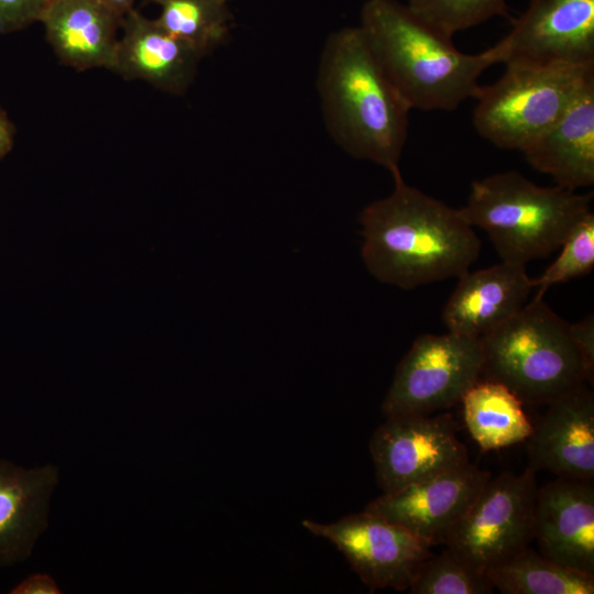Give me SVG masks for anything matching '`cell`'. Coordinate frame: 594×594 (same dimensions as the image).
Segmentation results:
<instances>
[{"label":"cell","instance_id":"cell-1","mask_svg":"<svg viewBox=\"0 0 594 594\" xmlns=\"http://www.w3.org/2000/svg\"><path fill=\"white\" fill-rule=\"evenodd\" d=\"M394 189L360 215L362 257L380 282L414 289L459 277L475 262L481 241L454 209L392 173Z\"/></svg>","mask_w":594,"mask_h":594},{"label":"cell","instance_id":"cell-2","mask_svg":"<svg viewBox=\"0 0 594 594\" xmlns=\"http://www.w3.org/2000/svg\"><path fill=\"white\" fill-rule=\"evenodd\" d=\"M317 88L327 130L343 151L389 173L399 168L411 109L360 26L341 29L327 38Z\"/></svg>","mask_w":594,"mask_h":594},{"label":"cell","instance_id":"cell-3","mask_svg":"<svg viewBox=\"0 0 594 594\" xmlns=\"http://www.w3.org/2000/svg\"><path fill=\"white\" fill-rule=\"evenodd\" d=\"M359 26L410 109L455 110L475 97L481 75L505 61L499 42L479 54L459 51L451 37L396 0H367Z\"/></svg>","mask_w":594,"mask_h":594},{"label":"cell","instance_id":"cell-4","mask_svg":"<svg viewBox=\"0 0 594 594\" xmlns=\"http://www.w3.org/2000/svg\"><path fill=\"white\" fill-rule=\"evenodd\" d=\"M593 194L541 187L516 170L474 180L465 206L470 226L485 231L501 260L525 265L561 248L591 210Z\"/></svg>","mask_w":594,"mask_h":594},{"label":"cell","instance_id":"cell-5","mask_svg":"<svg viewBox=\"0 0 594 594\" xmlns=\"http://www.w3.org/2000/svg\"><path fill=\"white\" fill-rule=\"evenodd\" d=\"M481 380L506 386L525 405L549 404L586 382L570 323L535 298L479 339Z\"/></svg>","mask_w":594,"mask_h":594},{"label":"cell","instance_id":"cell-6","mask_svg":"<svg viewBox=\"0 0 594 594\" xmlns=\"http://www.w3.org/2000/svg\"><path fill=\"white\" fill-rule=\"evenodd\" d=\"M495 82L480 86L473 125L499 148L524 151L594 81V64L508 58Z\"/></svg>","mask_w":594,"mask_h":594},{"label":"cell","instance_id":"cell-7","mask_svg":"<svg viewBox=\"0 0 594 594\" xmlns=\"http://www.w3.org/2000/svg\"><path fill=\"white\" fill-rule=\"evenodd\" d=\"M536 471L490 479L449 534L446 546L486 572L526 549L535 537Z\"/></svg>","mask_w":594,"mask_h":594},{"label":"cell","instance_id":"cell-8","mask_svg":"<svg viewBox=\"0 0 594 594\" xmlns=\"http://www.w3.org/2000/svg\"><path fill=\"white\" fill-rule=\"evenodd\" d=\"M482 362L477 338L419 336L396 367L383 413L430 415L455 405L481 380Z\"/></svg>","mask_w":594,"mask_h":594},{"label":"cell","instance_id":"cell-9","mask_svg":"<svg viewBox=\"0 0 594 594\" xmlns=\"http://www.w3.org/2000/svg\"><path fill=\"white\" fill-rule=\"evenodd\" d=\"M458 428L450 414L386 416L370 441L382 491L396 492L469 463Z\"/></svg>","mask_w":594,"mask_h":594},{"label":"cell","instance_id":"cell-10","mask_svg":"<svg viewBox=\"0 0 594 594\" xmlns=\"http://www.w3.org/2000/svg\"><path fill=\"white\" fill-rule=\"evenodd\" d=\"M302 526L333 543L372 590H408L422 563L432 554L425 541L367 509L331 524L305 519Z\"/></svg>","mask_w":594,"mask_h":594},{"label":"cell","instance_id":"cell-11","mask_svg":"<svg viewBox=\"0 0 594 594\" xmlns=\"http://www.w3.org/2000/svg\"><path fill=\"white\" fill-rule=\"evenodd\" d=\"M490 479L488 471L466 463L396 492L383 493L365 509L404 527L430 547L444 544Z\"/></svg>","mask_w":594,"mask_h":594},{"label":"cell","instance_id":"cell-12","mask_svg":"<svg viewBox=\"0 0 594 594\" xmlns=\"http://www.w3.org/2000/svg\"><path fill=\"white\" fill-rule=\"evenodd\" d=\"M498 42L505 61L594 64V0H530Z\"/></svg>","mask_w":594,"mask_h":594},{"label":"cell","instance_id":"cell-13","mask_svg":"<svg viewBox=\"0 0 594 594\" xmlns=\"http://www.w3.org/2000/svg\"><path fill=\"white\" fill-rule=\"evenodd\" d=\"M525 440L529 465L558 477L594 479V395L582 384L551 400Z\"/></svg>","mask_w":594,"mask_h":594},{"label":"cell","instance_id":"cell-14","mask_svg":"<svg viewBox=\"0 0 594 594\" xmlns=\"http://www.w3.org/2000/svg\"><path fill=\"white\" fill-rule=\"evenodd\" d=\"M534 539L547 559L594 575L593 481L559 477L538 488Z\"/></svg>","mask_w":594,"mask_h":594},{"label":"cell","instance_id":"cell-15","mask_svg":"<svg viewBox=\"0 0 594 594\" xmlns=\"http://www.w3.org/2000/svg\"><path fill=\"white\" fill-rule=\"evenodd\" d=\"M121 29L112 72L172 95H183L189 88L204 57L198 51L168 33L156 19L134 9L123 16Z\"/></svg>","mask_w":594,"mask_h":594},{"label":"cell","instance_id":"cell-16","mask_svg":"<svg viewBox=\"0 0 594 594\" xmlns=\"http://www.w3.org/2000/svg\"><path fill=\"white\" fill-rule=\"evenodd\" d=\"M442 320L448 331L482 338L492 332L527 304L532 278L526 266L503 262L458 277Z\"/></svg>","mask_w":594,"mask_h":594},{"label":"cell","instance_id":"cell-17","mask_svg":"<svg viewBox=\"0 0 594 594\" xmlns=\"http://www.w3.org/2000/svg\"><path fill=\"white\" fill-rule=\"evenodd\" d=\"M58 468L24 469L0 459V566L23 562L47 527Z\"/></svg>","mask_w":594,"mask_h":594},{"label":"cell","instance_id":"cell-18","mask_svg":"<svg viewBox=\"0 0 594 594\" xmlns=\"http://www.w3.org/2000/svg\"><path fill=\"white\" fill-rule=\"evenodd\" d=\"M40 22L59 61L76 70L110 69L122 18L96 0H54Z\"/></svg>","mask_w":594,"mask_h":594},{"label":"cell","instance_id":"cell-19","mask_svg":"<svg viewBox=\"0 0 594 594\" xmlns=\"http://www.w3.org/2000/svg\"><path fill=\"white\" fill-rule=\"evenodd\" d=\"M536 170L556 186L576 190L594 184V81L564 114L522 151Z\"/></svg>","mask_w":594,"mask_h":594},{"label":"cell","instance_id":"cell-20","mask_svg":"<svg viewBox=\"0 0 594 594\" xmlns=\"http://www.w3.org/2000/svg\"><path fill=\"white\" fill-rule=\"evenodd\" d=\"M461 402L468 430L483 451L522 442L532 432L524 404L503 384L480 380Z\"/></svg>","mask_w":594,"mask_h":594},{"label":"cell","instance_id":"cell-21","mask_svg":"<svg viewBox=\"0 0 594 594\" xmlns=\"http://www.w3.org/2000/svg\"><path fill=\"white\" fill-rule=\"evenodd\" d=\"M503 594H593L594 575L560 565L529 547L486 571Z\"/></svg>","mask_w":594,"mask_h":594},{"label":"cell","instance_id":"cell-22","mask_svg":"<svg viewBox=\"0 0 594 594\" xmlns=\"http://www.w3.org/2000/svg\"><path fill=\"white\" fill-rule=\"evenodd\" d=\"M161 7L158 24L202 56L224 41L230 14L212 0H153Z\"/></svg>","mask_w":594,"mask_h":594},{"label":"cell","instance_id":"cell-23","mask_svg":"<svg viewBox=\"0 0 594 594\" xmlns=\"http://www.w3.org/2000/svg\"><path fill=\"white\" fill-rule=\"evenodd\" d=\"M408 590L411 594H491L494 586L486 572L447 547L422 563Z\"/></svg>","mask_w":594,"mask_h":594},{"label":"cell","instance_id":"cell-24","mask_svg":"<svg viewBox=\"0 0 594 594\" xmlns=\"http://www.w3.org/2000/svg\"><path fill=\"white\" fill-rule=\"evenodd\" d=\"M409 10L451 37L506 13L507 0H408Z\"/></svg>","mask_w":594,"mask_h":594},{"label":"cell","instance_id":"cell-25","mask_svg":"<svg viewBox=\"0 0 594 594\" xmlns=\"http://www.w3.org/2000/svg\"><path fill=\"white\" fill-rule=\"evenodd\" d=\"M556 261L538 277L532 278L535 298H542L557 284L588 274L594 266V213L590 211L571 230Z\"/></svg>","mask_w":594,"mask_h":594},{"label":"cell","instance_id":"cell-26","mask_svg":"<svg viewBox=\"0 0 594 594\" xmlns=\"http://www.w3.org/2000/svg\"><path fill=\"white\" fill-rule=\"evenodd\" d=\"M47 0H0V33H10L40 21Z\"/></svg>","mask_w":594,"mask_h":594},{"label":"cell","instance_id":"cell-27","mask_svg":"<svg viewBox=\"0 0 594 594\" xmlns=\"http://www.w3.org/2000/svg\"><path fill=\"white\" fill-rule=\"evenodd\" d=\"M573 344L582 360L586 382L593 384L594 377V317L586 316L576 323H570Z\"/></svg>","mask_w":594,"mask_h":594},{"label":"cell","instance_id":"cell-28","mask_svg":"<svg viewBox=\"0 0 594 594\" xmlns=\"http://www.w3.org/2000/svg\"><path fill=\"white\" fill-rule=\"evenodd\" d=\"M11 594H61L56 581L47 573H34L22 580Z\"/></svg>","mask_w":594,"mask_h":594},{"label":"cell","instance_id":"cell-29","mask_svg":"<svg viewBox=\"0 0 594 594\" xmlns=\"http://www.w3.org/2000/svg\"><path fill=\"white\" fill-rule=\"evenodd\" d=\"M15 129L7 113L0 109V161L12 150Z\"/></svg>","mask_w":594,"mask_h":594},{"label":"cell","instance_id":"cell-30","mask_svg":"<svg viewBox=\"0 0 594 594\" xmlns=\"http://www.w3.org/2000/svg\"><path fill=\"white\" fill-rule=\"evenodd\" d=\"M118 16L122 18L133 9L135 0H96Z\"/></svg>","mask_w":594,"mask_h":594},{"label":"cell","instance_id":"cell-31","mask_svg":"<svg viewBox=\"0 0 594 594\" xmlns=\"http://www.w3.org/2000/svg\"><path fill=\"white\" fill-rule=\"evenodd\" d=\"M212 1H216V2H219V3H226V4H227V1H228V0H212Z\"/></svg>","mask_w":594,"mask_h":594},{"label":"cell","instance_id":"cell-32","mask_svg":"<svg viewBox=\"0 0 594 594\" xmlns=\"http://www.w3.org/2000/svg\"><path fill=\"white\" fill-rule=\"evenodd\" d=\"M51 1H54V0H47V3L51 2Z\"/></svg>","mask_w":594,"mask_h":594}]
</instances>
